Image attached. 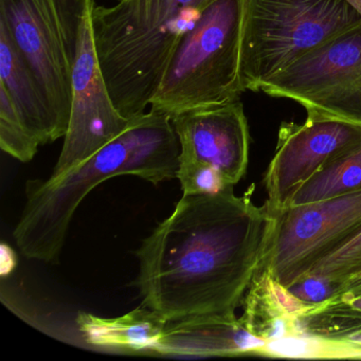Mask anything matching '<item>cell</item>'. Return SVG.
Wrapping results in <instances>:
<instances>
[{"instance_id": "cell-3", "label": "cell", "mask_w": 361, "mask_h": 361, "mask_svg": "<svg viewBox=\"0 0 361 361\" xmlns=\"http://www.w3.org/2000/svg\"><path fill=\"white\" fill-rule=\"evenodd\" d=\"M215 0L94 3L92 31L103 71L126 88L153 96L183 37Z\"/></svg>"}, {"instance_id": "cell-1", "label": "cell", "mask_w": 361, "mask_h": 361, "mask_svg": "<svg viewBox=\"0 0 361 361\" xmlns=\"http://www.w3.org/2000/svg\"><path fill=\"white\" fill-rule=\"evenodd\" d=\"M233 188L183 195L137 250L142 305L168 322H236V310L261 265L276 219Z\"/></svg>"}, {"instance_id": "cell-13", "label": "cell", "mask_w": 361, "mask_h": 361, "mask_svg": "<svg viewBox=\"0 0 361 361\" xmlns=\"http://www.w3.org/2000/svg\"><path fill=\"white\" fill-rule=\"evenodd\" d=\"M0 86L7 90L25 128L39 145L61 138L41 85L3 24H0Z\"/></svg>"}, {"instance_id": "cell-14", "label": "cell", "mask_w": 361, "mask_h": 361, "mask_svg": "<svg viewBox=\"0 0 361 361\" xmlns=\"http://www.w3.org/2000/svg\"><path fill=\"white\" fill-rule=\"evenodd\" d=\"M312 304L305 303L264 268L255 272L243 300L240 324L259 339L295 335V320Z\"/></svg>"}, {"instance_id": "cell-8", "label": "cell", "mask_w": 361, "mask_h": 361, "mask_svg": "<svg viewBox=\"0 0 361 361\" xmlns=\"http://www.w3.org/2000/svg\"><path fill=\"white\" fill-rule=\"evenodd\" d=\"M92 0L82 23L73 65L68 130L51 177L60 176L92 157L128 128L130 119L116 107L97 56L92 32Z\"/></svg>"}, {"instance_id": "cell-21", "label": "cell", "mask_w": 361, "mask_h": 361, "mask_svg": "<svg viewBox=\"0 0 361 361\" xmlns=\"http://www.w3.org/2000/svg\"><path fill=\"white\" fill-rule=\"evenodd\" d=\"M176 178L180 183L183 195L217 194L233 187L228 185L214 169L197 164H179Z\"/></svg>"}, {"instance_id": "cell-17", "label": "cell", "mask_w": 361, "mask_h": 361, "mask_svg": "<svg viewBox=\"0 0 361 361\" xmlns=\"http://www.w3.org/2000/svg\"><path fill=\"white\" fill-rule=\"evenodd\" d=\"M361 191V142L331 160L295 191L288 206H300Z\"/></svg>"}, {"instance_id": "cell-15", "label": "cell", "mask_w": 361, "mask_h": 361, "mask_svg": "<svg viewBox=\"0 0 361 361\" xmlns=\"http://www.w3.org/2000/svg\"><path fill=\"white\" fill-rule=\"evenodd\" d=\"M168 323L143 305L118 318H101L88 312H79L77 318L78 329L87 343L128 353L155 352Z\"/></svg>"}, {"instance_id": "cell-12", "label": "cell", "mask_w": 361, "mask_h": 361, "mask_svg": "<svg viewBox=\"0 0 361 361\" xmlns=\"http://www.w3.org/2000/svg\"><path fill=\"white\" fill-rule=\"evenodd\" d=\"M266 341L247 331L240 320L224 322L193 318L169 322L155 352L202 356H257Z\"/></svg>"}, {"instance_id": "cell-16", "label": "cell", "mask_w": 361, "mask_h": 361, "mask_svg": "<svg viewBox=\"0 0 361 361\" xmlns=\"http://www.w3.org/2000/svg\"><path fill=\"white\" fill-rule=\"evenodd\" d=\"M295 335L356 339L361 335V297L342 293L312 304L295 320Z\"/></svg>"}, {"instance_id": "cell-6", "label": "cell", "mask_w": 361, "mask_h": 361, "mask_svg": "<svg viewBox=\"0 0 361 361\" xmlns=\"http://www.w3.org/2000/svg\"><path fill=\"white\" fill-rule=\"evenodd\" d=\"M92 0H0V24L41 85L60 137L68 130L73 65Z\"/></svg>"}, {"instance_id": "cell-24", "label": "cell", "mask_w": 361, "mask_h": 361, "mask_svg": "<svg viewBox=\"0 0 361 361\" xmlns=\"http://www.w3.org/2000/svg\"><path fill=\"white\" fill-rule=\"evenodd\" d=\"M346 1L361 16V0H346Z\"/></svg>"}, {"instance_id": "cell-2", "label": "cell", "mask_w": 361, "mask_h": 361, "mask_svg": "<svg viewBox=\"0 0 361 361\" xmlns=\"http://www.w3.org/2000/svg\"><path fill=\"white\" fill-rule=\"evenodd\" d=\"M180 145L170 116L149 111L92 157L60 176L26 183V204L13 232L25 257L54 263L80 204L97 185L121 175L157 185L176 178Z\"/></svg>"}, {"instance_id": "cell-18", "label": "cell", "mask_w": 361, "mask_h": 361, "mask_svg": "<svg viewBox=\"0 0 361 361\" xmlns=\"http://www.w3.org/2000/svg\"><path fill=\"white\" fill-rule=\"evenodd\" d=\"M257 356L274 358L361 359V341L293 335L270 340Z\"/></svg>"}, {"instance_id": "cell-5", "label": "cell", "mask_w": 361, "mask_h": 361, "mask_svg": "<svg viewBox=\"0 0 361 361\" xmlns=\"http://www.w3.org/2000/svg\"><path fill=\"white\" fill-rule=\"evenodd\" d=\"M361 25L346 0H244L240 77L245 92L304 54Z\"/></svg>"}, {"instance_id": "cell-7", "label": "cell", "mask_w": 361, "mask_h": 361, "mask_svg": "<svg viewBox=\"0 0 361 361\" xmlns=\"http://www.w3.org/2000/svg\"><path fill=\"white\" fill-rule=\"evenodd\" d=\"M274 232L259 268L291 287L361 228V191L274 215Z\"/></svg>"}, {"instance_id": "cell-20", "label": "cell", "mask_w": 361, "mask_h": 361, "mask_svg": "<svg viewBox=\"0 0 361 361\" xmlns=\"http://www.w3.org/2000/svg\"><path fill=\"white\" fill-rule=\"evenodd\" d=\"M360 271L361 228L335 250L319 261L305 276L324 279L337 286Z\"/></svg>"}, {"instance_id": "cell-25", "label": "cell", "mask_w": 361, "mask_h": 361, "mask_svg": "<svg viewBox=\"0 0 361 361\" xmlns=\"http://www.w3.org/2000/svg\"><path fill=\"white\" fill-rule=\"evenodd\" d=\"M116 1H121V0H116Z\"/></svg>"}, {"instance_id": "cell-22", "label": "cell", "mask_w": 361, "mask_h": 361, "mask_svg": "<svg viewBox=\"0 0 361 361\" xmlns=\"http://www.w3.org/2000/svg\"><path fill=\"white\" fill-rule=\"evenodd\" d=\"M289 289L305 303L318 304L335 295L336 285L324 279L305 276Z\"/></svg>"}, {"instance_id": "cell-11", "label": "cell", "mask_w": 361, "mask_h": 361, "mask_svg": "<svg viewBox=\"0 0 361 361\" xmlns=\"http://www.w3.org/2000/svg\"><path fill=\"white\" fill-rule=\"evenodd\" d=\"M361 81V25L340 33L264 82L259 92L310 106Z\"/></svg>"}, {"instance_id": "cell-23", "label": "cell", "mask_w": 361, "mask_h": 361, "mask_svg": "<svg viewBox=\"0 0 361 361\" xmlns=\"http://www.w3.org/2000/svg\"><path fill=\"white\" fill-rule=\"evenodd\" d=\"M342 293L361 297V271L336 286L335 295Z\"/></svg>"}, {"instance_id": "cell-10", "label": "cell", "mask_w": 361, "mask_h": 361, "mask_svg": "<svg viewBox=\"0 0 361 361\" xmlns=\"http://www.w3.org/2000/svg\"><path fill=\"white\" fill-rule=\"evenodd\" d=\"M171 121L180 145L179 164L214 169L233 187L244 178L250 132L240 101L191 109Z\"/></svg>"}, {"instance_id": "cell-4", "label": "cell", "mask_w": 361, "mask_h": 361, "mask_svg": "<svg viewBox=\"0 0 361 361\" xmlns=\"http://www.w3.org/2000/svg\"><path fill=\"white\" fill-rule=\"evenodd\" d=\"M244 0H215L177 48L151 101L171 118L240 101Z\"/></svg>"}, {"instance_id": "cell-9", "label": "cell", "mask_w": 361, "mask_h": 361, "mask_svg": "<svg viewBox=\"0 0 361 361\" xmlns=\"http://www.w3.org/2000/svg\"><path fill=\"white\" fill-rule=\"evenodd\" d=\"M361 142V126L342 120L306 118L305 122H283L274 157L264 175L272 215L284 210L302 185L329 162Z\"/></svg>"}, {"instance_id": "cell-19", "label": "cell", "mask_w": 361, "mask_h": 361, "mask_svg": "<svg viewBox=\"0 0 361 361\" xmlns=\"http://www.w3.org/2000/svg\"><path fill=\"white\" fill-rule=\"evenodd\" d=\"M39 141L28 132L20 120L7 90L0 86V147L22 162L37 155Z\"/></svg>"}]
</instances>
